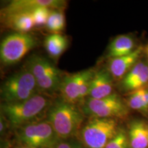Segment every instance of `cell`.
<instances>
[{"label":"cell","instance_id":"1","mask_svg":"<svg viewBox=\"0 0 148 148\" xmlns=\"http://www.w3.org/2000/svg\"><path fill=\"white\" fill-rule=\"evenodd\" d=\"M53 101L50 97L38 93L27 100L13 103H2L1 113L12 127L18 129L46 117Z\"/></svg>","mask_w":148,"mask_h":148},{"label":"cell","instance_id":"2","mask_svg":"<svg viewBox=\"0 0 148 148\" xmlns=\"http://www.w3.org/2000/svg\"><path fill=\"white\" fill-rule=\"evenodd\" d=\"M85 114L82 108L60 99L53 101L48 110L49 121L60 140L73 138L78 135L84 124Z\"/></svg>","mask_w":148,"mask_h":148},{"label":"cell","instance_id":"3","mask_svg":"<svg viewBox=\"0 0 148 148\" xmlns=\"http://www.w3.org/2000/svg\"><path fill=\"white\" fill-rule=\"evenodd\" d=\"M0 92L3 103H13L27 100L40 90L34 75L25 67L3 81Z\"/></svg>","mask_w":148,"mask_h":148},{"label":"cell","instance_id":"4","mask_svg":"<svg viewBox=\"0 0 148 148\" xmlns=\"http://www.w3.org/2000/svg\"><path fill=\"white\" fill-rule=\"evenodd\" d=\"M119 131L115 119L90 117L78 135L80 143L86 148H105Z\"/></svg>","mask_w":148,"mask_h":148},{"label":"cell","instance_id":"5","mask_svg":"<svg viewBox=\"0 0 148 148\" xmlns=\"http://www.w3.org/2000/svg\"><path fill=\"white\" fill-rule=\"evenodd\" d=\"M25 67L34 75L40 93L50 96L59 88L64 75L48 59L40 56H33Z\"/></svg>","mask_w":148,"mask_h":148},{"label":"cell","instance_id":"6","mask_svg":"<svg viewBox=\"0 0 148 148\" xmlns=\"http://www.w3.org/2000/svg\"><path fill=\"white\" fill-rule=\"evenodd\" d=\"M16 138L21 145L31 148H55L60 140L46 119L16 129Z\"/></svg>","mask_w":148,"mask_h":148},{"label":"cell","instance_id":"7","mask_svg":"<svg viewBox=\"0 0 148 148\" xmlns=\"http://www.w3.org/2000/svg\"><path fill=\"white\" fill-rule=\"evenodd\" d=\"M37 45L29 33L13 32L3 38L0 45V60L3 65H13L22 60Z\"/></svg>","mask_w":148,"mask_h":148},{"label":"cell","instance_id":"8","mask_svg":"<svg viewBox=\"0 0 148 148\" xmlns=\"http://www.w3.org/2000/svg\"><path fill=\"white\" fill-rule=\"evenodd\" d=\"M82 110L85 115L90 117L116 119L124 117L128 113L126 105L114 92L101 99L88 97L84 101Z\"/></svg>","mask_w":148,"mask_h":148},{"label":"cell","instance_id":"9","mask_svg":"<svg viewBox=\"0 0 148 148\" xmlns=\"http://www.w3.org/2000/svg\"><path fill=\"white\" fill-rule=\"evenodd\" d=\"M92 70L91 68L64 75L59 88L61 99L73 104L80 103L79 95L82 83Z\"/></svg>","mask_w":148,"mask_h":148},{"label":"cell","instance_id":"10","mask_svg":"<svg viewBox=\"0 0 148 148\" xmlns=\"http://www.w3.org/2000/svg\"><path fill=\"white\" fill-rule=\"evenodd\" d=\"M67 2L62 0H14L1 11V14L14 12H32L39 7H47L51 10H64Z\"/></svg>","mask_w":148,"mask_h":148},{"label":"cell","instance_id":"11","mask_svg":"<svg viewBox=\"0 0 148 148\" xmlns=\"http://www.w3.org/2000/svg\"><path fill=\"white\" fill-rule=\"evenodd\" d=\"M143 52V47H136L132 53L129 54L110 59L108 71L114 80H119L123 78L126 74L134 67L138 62L140 54Z\"/></svg>","mask_w":148,"mask_h":148},{"label":"cell","instance_id":"12","mask_svg":"<svg viewBox=\"0 0 148 148\" xmlns=\"http://www.w3.org/2000/svg\"><path fill=\"white\" fill-rule=\"evenodd\" d=\"M113 92V79L108 69H100L94 73L90 83L88 97L101 99Z\"/></svg>","mask_w":148,"mask_h":148},{"label":"cell","instance_id":"13","mask_svg":"<svg viewBox=\"0 0 148 148\" xmlns=\"http://www.w3.org/2000/svg\"><path fill=\"white\" fill-rule=\"evenodd\" d=\"M1 16L3 25L15 32L29 33L35 26L32 12H14L1 14Z\"/></svg>","mask_w":148,"mask_h":148},{"label":"cell","instance_id":"14","mask_svg":"<svg viewBox=\"0 0 148 148\" xmlns=\"http://www.w3.org/2000/svg\"><path fill=\"white\" fill-rule=\"evenodd\" d=\"M135 48L134 40L129 35H119L110 42L108 47L106 57L112 59L132 53Z\"/></svg>","mask_w":148,"mask_h":148},{"label":"cell","instance_id":"15","mask_svg":"<svg viewBox=\"0 0 148 148\" xmlns=\"http://www.w3.org/2000/svg\"><path fill=\"white\" fill-rule=\"evenodd\" d=\"M69 45L67 37L62 34H50L44 40V47L53 60H57L63 54Z\"/></svg>","mask_w":148,"mask_h":148},{"label":"cell","instance_id":"16","mask_svg":"<svg viewBox=\"0 0 148 148\" xmlns=\"http://www.w3.org/2000/svg\"><path fill=\"white\" fill-rule=\"evenodd\" d=\"M128 134L131 148L148 147V128L143 122L134 121L132 123Z\"/></svg>","mask_w":148,"mask_h":148},{"label":"cell","instance_id":"17","mask_svg":"<svg viewBox=\"0 0 148 148\" xmlns=\"http://www.w3.org/2000/svg\"><path fill=\"white\" fill-rule=\"evenodd\" d=\"M45 26L51 34H61L65 27L63 10H51Z\"/></svg>","mask_w":148,"mask_h":148},{"label":"cell","instance_id":"18","mask_svg":"<svg viewBox=\"0 0 148 148\" xmlns=\"http://www.w3.org/2000/svg\"><path fill=\"white\" fill-rule=\"evenodd\" d=\"M145 63L143 62H138L132 69L126 74L122 80V86L123 88L126 90H131L132 85L134 84L136 80L141 73Z\"/></svg>","mask_w":148,"mask_h":148},{"label":"cell","instance_id":"19","mask_svg":"<svg viewBox=\"0 0 148 148\" xmlns=\"http://www.w3.org/2000/svg\"><path fill=\"white\" fill-rule=\"evenodd\" d=\"M51 10V9L47 7H39L33 11L32 13L35 26L41 27L46 25Z\"/></svg>","mask_w":148,"mask_h":148},{"label":"cell","instance_id":"20","mask_svg":"<svg viewBox=\"0 0 148 148\" xmlns=\"http://www.w3.org/2000/svg\"><path fill=\"white\" fill-rule=\"evenodd\" d=\"M128 104L130 108L133 109V110H139L143 112H145L143 97V88L132 91L128 99Z\"/></svg>","mask_w":148,"mask_h":148},{"label":"cell","instance_id":"21","mask_svg":"<svg viewBox=\"0 0 148 148\" xmlns=\"http://www.w3.org/2000/svg\"><path fill=\"white\" fill-rule=\"evenodd\" d=\"M129 140L125 132L119 130L115 136L108 142L105 148H127Z\"/></svg>","mask_w":148,"mask_h":148},{"label":"cell","instance_id":"22","mask_svg":"<svg viewBox=\"0 0 148 148\" xmlns=\"http://www.w3.org/2000/svg\"><path fill=\"white\" fill-rule=\"evenodd\" d=\"M55 148H86L80 141L73 140L72 138L60 140Z\"/></svg>","mask_w":148,"mask_h":148},{"label":"cell","instance_id":"23","mask_svg":"<svg viewBox=\"0 0 148 148\" xmlns=\"http://www.w3.org/2000/svg\"><path fill=\"white\" fill-rule=\"evenodd\" d=\"M8 125L10 124H9L8 120H7L6 118L1 113V119H0V133H1V136H2L3 134H4Z\"/></svg>","mask_w":148,"mask_h":148},{"label":"cell","instance_id":"24","mask_svg":"<svg viewBox=\"0 0 148 148\" xmlns=\"http://www.w3.org/2000/svg\"><path fill=\"white\" fill-rule=\"evenodd\" d=\"M143 97L144 103V110L145 113H148V89L146 88H143Z\"/></svg>","mask_w":148,"mask_h":148},{"label":"cell","instance_id":"25","mask_svg":"<svg viewBox=\"0 0 148 148\" xmlns=\"http://www.w3.org/2000/svg\"><path fill=\"white\" fill-rule=\"evenodd\" d=\"M15 148H31V147H27V146H25V145H21V146H18V147H16Z\"/></svg>","mask_w":148,"mask_h":148},{"label":"cell","instance_id":"26","mask_svg":"<svg viewBox=\"0 0 148 148\" xmlns=\"http://www.w3.org/2000/svg\"><path fill=\"white\" fill-rule=\"evenodd\" d=\"M146 53H147V58H148V45H147V47H146Z\"/></svg>","mask_w":148,"mask_h":148}]
</instances>
